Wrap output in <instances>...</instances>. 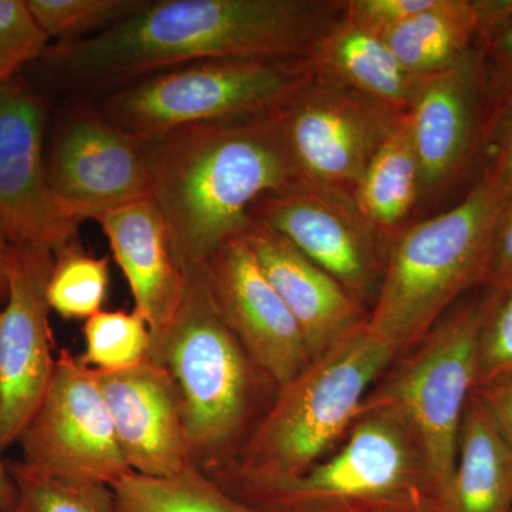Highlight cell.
I'll use <instances>...</instances> for the list:
<instances>
[{
    "label": "cell",
    "instance_id": "obj_1",
    "mask_svg": "<svg viewBox=\"0 0 512 512\" xmlns=\"http://www.w3.org/2000/svg\"><path fill=\"white\" fill-rule=\"evenodd\" d=\"M345 0H144L99 35L47 46L43 59L76 96H103L143 77L225 59H308Z\"/></svg>",
    "mask_w": 512,
    "mask_h": 512
},
{
    "label": "cell",
    "instance_id": "obj_2",
    "mask_svg": "<svg viewBox=\"0 0 512 512\" xmlns=\"http://www.w3.org/2000/svg\"><path fill=\"white\" fill-rule=\"evenodd\" d=\"M298 181L276 110L192 124L154 140L151 198L185 275L242 237L256 201Z\"/></svg>",
    "mask_w": 512,
    "mask_h": 512
},
{
    "label": "cell",
    "instance_id": "obj_3",
    "mask_svg": "<svg viewBox=\"0 0 512 512\" xmlns=\"http://www.w3.org/2000/svg\"><path fill=\"white\" fill-rule=\"evenodd\" d=\"M185 276L180 308L151 335L150 359L173 380L191 463L211 476L235 460L278 389L222 318L204 271Z\"/></svg>",
    "mask_w": 512,
    "mask_h": 512
},
{
    "label": "cell",
    "instance_id": "obj_4",
    "mask_svg": "<svg viewBox=\"0 0 512 512\" xmlns=\"http://www.w3.org/2000/svg\"><path fill=\"white\" fill-rule=\"evenodd\" d=\"M507 195L477 175L456 205L394 235L367 326L400 355L419 345L461 295L485 285Z\"/></svg>",
    "mask_w": 512,
    "mask_h": 512
},
{
    "label": "cell",
    "instance_id": "obj_5",
    "mask_svg": "<svg viewBox=\"0 0 512 512\" xmlns=\"http://www.w3.org/2000/svg\"><path fill=\"white\" fill-rule=\"evenodd\" d=\"M259 512H436L439 490L402 414L363 409L342 446L295 477L211 476Z\"/></svg>",
    "mask_w": 512,
    "mask_h": 512
},
{
    "label": "cell",
    "instance_id": "obj_6",
    "mask_svg": "<svg viewBox=\"0 0 512 512\" xmlns=\"http://www.w3.org/2000/svg\"><path fill=\"white\" fill-rule=\"evenodd\" d=\"M399 356L366 320L278 390L235 460L214 474L249 480L299 476L348 436L367 394Z\"/></svg>",
    "mask_w": 512,
    "mask_h": 512
},
{
    "label": "cell",
    "instance_id": "obj_7",
    "mask_svg": "<svg viewBox=\"0 0 512 512\" xmlns=\"http://www.w3.org/2000/svg\"><path fill=\"white\" fill-rule=\"evenodd\" d=\"M312 74L308 59L205 60L124 84L96 107L124 130L156 140L192 124L271 113Z\"/></svg>",
    "mask_w": 512,
    "mask_h": 512
},
{
    "label": "cell",
    "instance_id": "obj_8",
    "mask_svg": "<svg viewBox=\"0 0 512 512\" xmlns=\"http://www.w3.org/2000/svg\"><path fill=\"white\" fill-rule=\"evenodd\" d=\"M478 302L451 309L419 345L397 357L362 407L389 406L402 414L440 495L456 466L461 424L477 387Z\"/></svg>",
    "mask_w": 512,
    "mask_h": 512
},
{
    "label": "cell",
    "instance_id": "obj_9",
    "mask_svg": "<svg viewBox=\"0 0 512 512\" xmlns=\"http://www.w3.org/2000/svg\"><path fill=\"white\" fill-rule=\"evenodd\" d=\"M276 116L299 181L353 194L404 114L313 72Z\"/></svg>",
    "mask_w": 512,
    "mask_h": 512
},
{
    "label": "cell",
    "instance_id": "obj_10",
    "mask_svg": "<svg viewBox=\"0 0 512 512\" xmlns=\"http://www.w3.org/2000/svg\"><path fill=\"white\" fill-rule=\"evenodd\" d=\"M16 444L25 466L59 480L113 487L133 473L94 369L67 349L57 353L52 382Z\"/></svg>",
    "mask_w": 512,
    "mask_h": 512
},
{
    "label": "cell",
    "instance_id": "obj_11",
    "mask_svg": "<svg viewBox=\"0 0 512 512\" xmlns=\"http://www.w3.org/2000/svg\"><path fill=\"white\" fill-rule=\"evenodd\" d=\"M154 140L136 136L96 106L67 111L46 157L47 180L64 210L97 221L153 195Z\"/></svg>",
    "mask_w": 512,
    "mask_h": 512
},
{
    "label": "cell",
    "instance_id": "obj_12",
    "mask_svg": "<svg viewBox=\"0 0 512 512\" xmlns=\"http://www.w3.org/2000/svg\"><path fill=\"white\" fill-rule=\"evenodd\" d=\"M251 221L274 229L345 286L369 312L373 308L392 239L366 220L353 194L298 181L256 201Z\"/></svg>",
    "mask_w": 512,
    "mask_h": 512
},
{
    "label": "cell",
    "instance_id": "obj_13",
    "mask_svg": "<svg viewBox=\"0 0 512 512\" xmlns=\"http://www.w3.org/2000/svg\"><path fill=\"white\" fill-rule=\"evenodd\" d=\"M45 99L19 73L0 82V237L53 254L77 242L72 217L47 180Z\"/></svg>",
    "mask_w": 512,
    "mask_h": 512
},
{
    "label": "cell",
    "instance_id": "obj_14",
    "mask_svg": "<svg viewBox=\"0 0 512 512\" xmlns=\"http://www.w3.org/2000/svg\"><path fill=\"white\" fill-rule=\"evenodd\" d=\"M55 254L9 248L8 296L0 306V453L18 443L55 373L47 284Z\"/></svg>",
    "mask_w": 512,
    "mask_h": 512
},
{
    "label": "cell",
    "instance_id": "obj_15",
    "mask_svg": "<svg viewBox=\"0 0 512 512\" xmlns=\"http://www.w3.org/2000/svg\"><path fill=\"white\" fill-rule=\"evenodd\" d=\"M487 97L480 47L441 72L421 76L410 107L421 204H433L480 170Z\"/></svg>",
    "mask_w": 512,
    "mask_h": 512
},
{
    "label": "cell",
    "instance_id": "obj_16",
    "mask_svg": "<svg viewBox=\"0 0 512 512\" xmlns=\"http://www.w3.org/2000/svg\"><path fill=\"white\" fill-rule=\"evenodd\" d=\"M222 318L266 377L282 389L312 362L298 322L242 237L202 268Z\"/></svg>",
    "mask_w": 512,
    "mask_h": 512
},
{
    "label": "cell",
    "instance_id": "obj_17",
    "mask_svg": "<svg viewBox=\"0 0 512 512\" xmlns=\"http://www.w3.org/2000/svg\"><path fill=\"white\" fill-rule=\"evenodd\" d=\"M94 373L133 473L173 477L192 464L177 393L163 366L148 357L123 372Z\"/></svg>",
    "mask_w": 512,
    "mask_h": 512
},
{
    "label": "cell",
    "instance_id": "obj_18",
    "mask_svg": "<svg viewBox=\"0 0 512 512\" xmlns=\"http://www.w3.org/2000/svg\"><path fill=\"white\" fill-rule=\"evenodd\" d=\"M318 359L366 322L369 309L288 239L251 221L242 234Z\"/></svg>",
    "mask_w": 512,
    "mask_h": 512
},
{
    "label": "cell",
    "instance_id": "obj_19",
    "mask_svg": "<svg viewBox=\"0 0 512 512\" xmlns=\"http://www.w3.org/2000/svg\"><path fill=\"white\" fill-rule=\"evenodd\" d=\"M97 222L126 276L134 311L146 319L151 335H157L173 320L187 288L163 215L148 198L106 212Z\"/></svg>",
    "mask_w": 512,
    "mask_h": 512
},
{
    "label": "cell",
    "instance_id": "obj_20",
    "mask_svg": "<svg viewBox=\"0 0 512 512\" xmlns=\"http://www.w3.org/2000/svg\"><path fill=\"white\" fill-rule=\"evenodd\" d=\"M511 12L512 0H434L383 40L407 72L429 76L478 49Z\"/></svg>",
    "mask_w": 512,
    "mask_h": 512
},
{
    "label": "cell",
    "instance_id": "obj_21",
    "mask_svg": "<svg viewBox=\"0 0 512 512\" xmlns=\"http://www.w3.org/2000/svg\"><path fill=\"white\" fill-rule=\"evenodd\" d=\"M308 60L316 74L403 114L419 89L421 77L404 69L383 37L353 25L345 15L316 40Z\"/></svg>",
    "mask_w": 512,
    "mask_h": 512
},
{
    "label": "cell",
    "instance_id": "obj_22",
    "mask_svg": "<svg viewBox=\"0 0 512 512\" xmlns=\"http://www.w3.org/2000/svg\"><path fill=\"white\" fill-rule=\"evenodd\" d=\"M436 512H512V447L476 390L461 424L456 466Z\"/></svg>",
    "mask_w": 512,
    "mask_h": 512
},
{
    "label": "cell",
    "instance_id": "obj_23",
    "mask_svg": "<svg viewBox=\"0 0 512 512\" xmlns=\"http://www.w3.org/2000/svg\"><path fill=\"white\" fill-rule=\"evenodd\" d=\"M353 200L366 220L390 239L410 224L419 208L420 168L407 114L370 160Z\"/></svg>",
    "mask_w": 512,
    "mask_h": 512
},
{
    "label": "cell",
    "instance_id": "obj_24",
    "mask_svg": "<svg viewBox=\"0 0 512 512\" xmlns=\"http://www.w3.org/2000/svg\"><path fill=\"white\" fill-rule=\"evenodd\" d=\"M117 512H259L188 464L173 477L131 473L111 487Z\"/></svg>",
    "mask_w": 512,
    "mask_h": 512
},
{
    "label": "cell",
    "instance_id": "obj_25",
    "mask_svg": "<svg viewBox=\"0 0 512 512\" xmlns=\"http://www.w3.org/2000/svg\"><path fill=\"white\" fill-rule=\"evenodd\" d=\"M109 286V258L86 254L74 242L55 254L47 302L63 319L87 320L103 311Z\"/></svg>",
    "mask_w": 512,
    "mask_h": 512
},
{
    "label": "cell",
    "instance_id": "obj_26",
    "mask_svg": "<svg viewBox=\"0 0 512 512\" xmlns=\"http://www.w3.org/2000/svg\"><path fill=\"white\" fill-rule=\"evenodd\" d=\"M80 357L99 372H123L150 357L151 330L137 311H101L84 322Z\"/></svg>",
    "mask_w": 512,
    "mask_h": 512
},
{
    "label": "cell",
    "instance_id": "obj_27",
    "mask_svg": "<svg viewBox=\"0 0 512 512\" xmlns=\"http://www.w3.org/2000/svg\"><path fill=\"white\" fill-rule=\"evenodd\" d=\"M6 463L18 487L15 512H117L109 485L59 480L37 473L20 460Z\"/></svg>",
    "mask_w": 512,
    "mask_h": 512
},
{
    "label": "cell",
    "instance_id": "obj_28",
    "mask_svg": "<svg viewBox=\"0 0 512 512\" xmlns=\"http://www.w3.org/2000/svg\"><path fill=\"white\" fill-rule=\"evenodd\" d=\"M144 0H26L30 16L47 39L76 42L99 35L133 15Z\"/></svg>",
    "mask_w": 512,
    "mask_h": 512
},
{
    "label": "cell",
    "instance_id": "obj_29",
    "mask_svg": "<svg viewBox=\"0 0 512 512\" xmlns=\"http://www.w3.org/2000/svg\"><path fill=\"white\" fill-rule=\"evenodd\" d=\"M511 373L512 284L487 288L478 302L477 387Z\"/></svg>",
    "mask_w": 512,
    "mask_h": 512
},
{
    "label": "cell",
    "instance_id": "obj_30",
    "mask_svg": "<svg viewBox=\"0 0 512 512\" xmlns=\"http://www.w3.org/2000/svg\"><path fill=\"white\" fill-rule=\"evenodd\" d=\"M487 110L512 103V12L480 45Z\"/></svg>",
    "mask_w": 512,
    "mask_h": 512
},
{
    "label": "cell",
    "instance_id": "obj_31",
    "mask_svg": "<svg viewBox=\"0 0 512 512\" xmlns=\"http://www.w3.org/2000/svg\"><path fill=\"white\" fill-rule=\"evenodd\" d=\"M478 175L507 194L512 191V103L487 110Z\"/></svg>",
    "mask_w": 512,
    "mask_h": 512
},
{
    "label": "cell",
    "instance_id": "obj_32",
    "mask_svg": "<svg viewBox=\"0 0 512 512\" xmlns=\"http://www.w3.org/2000/svg\"><path fill=\"white\" fill-rule=\"evenodd\" d=\"M49 39L30 16L23 0H0V55L39 59Z\"/></svg>",
    "mask_w": 512,
    "mask_h": 512
},
{
    "label": "cell",
    "instance_id": "obj_33",
    "mask_svg": "<svg viewBox=\"0 0 512 512\" xmlns=\"http://www.w3.org/2000/svg\"><path fill=\"white\" fill-rule=\"evenodd\" d=\"M434 0H345V18L353 25L383 37L430 8Z\"/></svg>",
    "mask_w": 512,
    "mask_h": 512
},
{
    "label": "cell",
    "instance_id": "obj_34",
    "mask_svg": "<svg viewBox=\"0 0 512 512\" xmlns=\"http://www.w3.org/2000/svg\"><path fill=\"white\" fill-rule=\"evenodd\" d=\"M512 284V191L505 198L495 224L485 288Z\"/></svg>",
    "mask_w": 512,
    "mask_h": 512
},
{
    "label": "cell",
    "instance_id": "obj_35",
    "mask_svg": "<svg viewBox=\"0 0 512 512\" xmlns=\"http://www.w3.org/2000/svg\"><path fill=\"white\" fill-rule=\"evenodd\" d=\"M476 393L495 426L512 447V373L477 387Z\"/></svg>",
    "mask_w": 512,
    "mask_h": 512
},
{
    "label": "cell",
    "instance_id": "obj_36",
    "mask_svg": "<svg viewBox=\"0 0 512 512\" xmlns=\"http://www.w3.org/2000/svg\"><path fill=\"white\" fill-rule=\"evenodd\" d=\"M18 503V487L10 474L8 463L3 460L2 453H0V511L15 512Z\"/></svg>",
    "mask_w": 512,
    "mask_h": 512
},
{
    "label": "cell",
    "instance_id": "obj_37",
    "mask_svg": "<svg viewBox=\"0 0 512 512\" xmlns=\"http://www.w3.org/2000/svg\"><path fill=\"white\" fill-rule=\"evenodd\" d=\"M26 63L30 62L22 56L0 55V82L16 76Z\"/></svg>",
    "mask_w": 512,
    "mask_h": 512
},
{
    "label": "cell",
    "instance_id": "obj_38",
    "mask_svg": "<svg viewBox=\"0 0 512 512\" xmlns=\"http://www.w3.org/2000/svg\"><path fill=\"white\" fill-rule=\"evenodd\" d=\"M10 245L0 237V303L6 301L8 296V275H6V266H8Z\"/></svg>",
    "mask_w": 512,
    "mask_h": 512
},
{
    "label": "cell",
    "instance_id": "obj_39",
    "mask_svg": "<svg viewBox=\"0 0 512 512\" xmlns=\"http://www.w3.org/2000/svg\"><path fill=\"white\" fill-rule=\"evenodd\" d=\"M0 512H3V511H0Z\"/></svg>",
    "mask_w": 512,
    "mask_h": 512
}]
</instances>
